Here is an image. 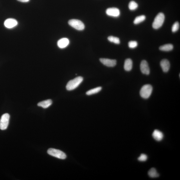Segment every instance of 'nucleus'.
Masks as SVG:
<instances>
[{"label":"nucleus","instance_id":"7ed1b4c3","mask_svg":"<svg viewBox=\"0 0 180 180\" xmlns=\"http://www.w3.org/2000/svg\"><path fill=\"white\" fill-rule=\"evenodd\" d=\"M152 91V87L150 84L144 85L141 89L140 94L142 98L147 99L151 95Z\"/></svg>","mask_w":180,"mask_h":180},{"label":"nucleus","instance_id":"f3484780","mask_svg":"<svg viewBox=\"0 0 180 180\" xmlns=\"http://www.w3.org/2000/svg\"><path fill=\"white\" fill-rule=\"evenodd\" d=\"M148 175L149 176L152 178H156L159 177V175L157 170L154 168H152L148 171Z\"/></svg>","mask_w":180,"mask_h":180},{"label":"nucleus","instance_id":"f257e3e1","mask_svg":"<svg viewBox=\"0 0 180 180\" xmlns=\"http://www.w3.org/2000/svg\"><path fill=\"white\" fill-rule=\"evenodd\" d=\"M83 78L81 76H78L73 80L69 81L67 83L66 89L68 91H72L78 87L82 82Z\"/></svg>","mask_w":180,"mask_h":180},{"label":"nucleus","instance_id":"5701e85b","mask_svg":"<svg viewBox=\"0 0 180 180\" xmlns=\"http://www.w3.org/2000/svg\"><path fill=\"white\" fill-rule=\"evenodd\" d=\"M138 44L136 41H131L129 42V46L131 48H136L138 46Z\"/></svg>","mask_w":180,"mask_h":180},{"label":"nucleus","instance_id":"dca6fc26","mask_svg":"<svg viewBox=\"0 0 180 180\" xmlns=\"http://www.w3.org/2000/svg\"><path fill=\"white\" fill-rule=\"evenodd\" d=\"M174 48L173 45L171 44H168L163 45L159 47L160 50L163 51H172Z\"/></svg>","mask_w":180,"mask_h":180},{"label":"nucleus","instance_id":"9d476101","mask_svg":"<svg viewBox=\"0 0 180 180\" xmlns=\"http://www.w3.org/2000/svg\"><path fill=\"white\" fill-rule=\"evenodd\" d=\"M18 24L17 20L13 19H8L4 22V26L8 28H12L16 26Z\"/></svg>","mask_w":180,"mask_h":180},{"label":"nucleus","instance_id":"6ab92c4d","mask_svg":"<svg viewBox=\"0 0 180 180\" xmlns=\"http://www.w3.org/2000/svg\"><path fill=\"white\" fill-rule=\"evenodd\" d=\"M145 16L144 15H141L139 16L136 17L134 21V24H138L141 22H143L145 19Z\"/></svg>","mask_w":180,"mask_h":180},{"label":"nucleus","instance_id":"f8f14e48","mask_svg":"<svg viewBox=\"0 0 180 180\" xmlns=\"http://www.w3.org/2000/svg\"><path fill=\"white\" fill-rule=\"evenodd\" d=\"M69 44V40L66 38H62L57 42V46L60 48H66Z\"/></svg>","mask_w":180,"mask_h":180},{"label":"nucleus","instance_id":"b1692460","mask_svg":"<svg viewBox=\"0 0 180 180\" xmlns=\"http://www.w3.org/2000/svg\"><path fill=\"white\" fill-rule=\"evenodd\" d=\"M147 156L145 154H142L138 158V160L140 161H145L147 160Z\"/></svg>","mask_w":180,"mask_h":180},{"label":"nucleus","instance_id":"39448f33","mask_svg":"<svg viewBox=\"0 0 180 180\" xmlns=\"http://www.w3.org/2000/svg\"><path fill=\"white\" fill-rule=\"evenodd\" d=\"M70 26L78 30H82L85 28L84 25L82 21L78 19H72L68 22Z\"/></svg>","mask_w":180,"mask_h":180},{"label":"nucleus","instance_id":"a211bd4d","mask_svg":"<svg viewBox=\"0 0 180 180\" xmlns=\"http://www.w3.org/2000/svg\"><path fill=\"white\" fill-rule=\"evenodd\" d=\"M102 89V87H98L95 88L93 89L89 90L86 93L87 95L90 96L92 95V94H95L99 93Z\"/></svg>","mask_w":180,"mask_h":180},{"label":"nucleus","instance_id":"393cba45","mask_svg":"<svg viewBox=\"0 0 180 180\" xmlns=\"http://www.w3.org/2000/svg\"><path fill=\"white\" fill-rule=\"evenodd\" d=\"M17 1L22 2V3H27L30 0H17Z\"/></svg>","mask_w":180,"mask_h":180},{"label":"nucleus","instance_id":"412c9836","mask_svg":"<svg viewBox=\"0 0 180 180\" xmlns=\"http://www.w3.org/2000/svg\"><path fill=\"white\" fill-rule=\"evenodd\" d=\"M138 4L136 2L134 1H130L129 4V8L130 10H136L138 8Z\"/></svg>","mask_w":180,"mask_h":180},{"label":"nucleus","instance_id":"2eb2a0df","mask_svg":"<svg viewBox=\"0 0 180 180\" xmlns=\"http://www.w3.org/2000/svg\"><path fill=\"white\" fill-rule=\"evenodd\" d=\"M132 61L130 58L126 60L125 62L124 69L126 71H130L131 70L132 67Z\"/></svg>","mask_w":180,"mask_h":180},{"label":"nucleus","instance_id":"aec40b11","mask_svg":"<svg viewBox=\"0 0 180 180\" xmlns=\"http://www.w3.org/2000/svg\"><path fill=\"white\" fill-rule=\"evenodd\" d=\"M108 40L110 42H113L116 44H119L120 43V39L118 37H113V36H109L108 37Z\"/></svg>","mask_w":180,"mask_h":180},{"label":"nucleus","instance_id":"423d86ee","mask_svg":"<svg viewBox=\"0 0 180 180\" xmlns=\"http://www.w3.org/2000/svg\"><path fill=\"white\" fill-rule=\"evenodd\" d=\"M10 116L8 114H5L3 115L0 120V129L2 130H4L8 128Z\"/></svg>","mask_w":180,"mask_h":180},{"label":"nucleus","instance_id":"ddd939ff","mask_svg":"<svg viewBox=\"0 0 180 180\" xmlns=\"http://www.w3.org/2000/svg\"><path fill=\"white\" fill-rule=\"evenodd\" d=\"M153 138L157 141H161L163 139V134L161 131L157 129L155 130L152 134Z\"/></svg>","mask_w":180,"mask_h":180},{"label":"nucleus","instance_id":"f03ea898","mask_svg":"<svg viewBox=\"0 0 180 180\" xmlns=\"http://www.w3.org/2000/svg\"><path fill=\"white\" fill-rule=\"evenodd\" d=\"M165 19V16L163 13H159L155 17L152 24V27L155 29H159L163 26Z\"/></svg>","mask_w":180,"mask_h":180},{"label":"nucleus","instance_id":"1a4fd4ad","mask_svg":"<svg viewBox=\"0 0 180 180\" xmlns=\"http://www.w3.org/2000/svg\"><path fill=\"white\" fill-rule=\"evenodd\" d=\"M100 62L103 64L108 67H112L115 66L116 64V60H111L107 58H101L100 59Z\"/></svg>","mask_w":180,"mask_h":180},{"label":"nucleus","instance_id":"6e6552de","mask_svg":"<svg viewBox=\"0 0 180 180\" xmlns=\"http://www.w3.org/2000/svg\"><path fill=\"white\" fill-rule=\"evenodd\" d=\"M140 69L142 73L146 75H149L150 69L147 62L145 60L141 62L140 65Z\"/></svg>","mask_w":180,"mask_h":180},{"label":"nucleus","instance_id":"4be33fe9","mask_svg":"<svg viewBox=\"0 0 180 180\" xmlns=\"http://www.w3.org/2000/svg\"><path fill=\"white\" fill-rule=\"evenodd\" d=\"M179 22H176L173 24L172 27V31L173 33L176 32L179 30Z\"/></svg>","mask_w":180,"mask_h":180},{"label":"nucleus","instance_id":"9b49d317","mask_svg":"<svg viewBox=\"0 0 180 180\" xmlns=\"http://www.w3.org/2000/svg\"><path fill=\"white\" fill-rule=\"evenodd\" d=\"M161 66L164 72L166 73L169 70L170 67V62L167 60L163 59L160 63Z\"/></svg>","mask_w":180,"mask_h":180},{"label":"nucleus","instance_id":"0eeeda50","mask_svg":"<svg viewBox=\"0 0 180 180\" xmlns=\"http://www.w3.org/2000/svg\"><path fill=\"white\" fill-rule=\"evenodd\" d=\"M106 14L109 16L118 17L120 15V10L116 8H109L107 9L106 11Z\"/></svg>","mask_w":180,"mask_h":180},{"label":"nucleus","instance_id":"4468645a","mask_svg":"<svg viewBox=\"0 0 180 180\" xmlns=\"http://www.w3.org/2000/svg\"><path fill=\"white\" fill-rule=\"evenodd\" d=\"M52 100H46L42 101L38 103V106L41 107L44 109H46L50 107L52 104Z\"/></svg>","mask_w":180,"mask_h":180},{"label":"nucleus","instance_id":"20e7f679","mask_svg":"<svg viewBox=\"0 0 180 180\" xmlns=\"http://www.w3.org/2000/svg\"><path fill=\"white\" fill-rule=\"evenodd\" d=\"M48 153L51 156L60 159H64L66 157V155L64 152L54 148H49L48 150Z\"/></svg>","mask_w":180,"mask_h":180}]
</instances>
